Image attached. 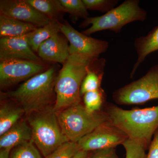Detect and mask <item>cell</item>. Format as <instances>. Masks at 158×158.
I'll return each instance as SVG.
<instances>
[{
  "label": "cell",
  "mask_w": 158,
  "mask_h": 158,
  "mask_svg": "<svg viewBox=\"0 0 158 158\" xmlns=\"http://www.w3.org/2000/svg\"><path fill=\"white\" fill-rule=\"evenodd\" d=\"M56 114L63 134L69 141L75 143L109 120L106 112L90 113L81 103L57 112Z\"/></svg>",
  "instance_id": "6"
},
{
  "label": "cell",
  "mask_w": 158,
  "mask_h": 158,
  "mask_svg": "<svg viewBox=\"0 0 158 158\" xmlns=\"http://www.w3.org/2000/svg\"><path fill=\"white\" fill-rule=\"evenodd\" d=\"M88 158H119L115 148L97 150L89 152Z\"/></svg>",
  "instance_id": "27"
},
{
  "label": "cell",
  "mask_w": 158,
  "mask_h": 158,
  "mask_svg": "<svg viewBox=\"0 0 158 158\" xmlns=\"http://www.w3.org/2000/svg\"><path fill=\"white\" fill-rule=\"evenodd\" d=\"M94 59L82 54H70L62 65L55 83L56 97L54 109L56 113L81 103V86Z\"/></svg>",
  "instance_id": "2"
},
{
  "label": "cell",
  "mask_w": 158,
  "mask_h": 158,
  "mask_svg": "<svg viewBox=\"0 0 158 158\" xmlns=\"http://www.w3.org/2000/svg\"><path fill=\"white\" fill-rule=\"evenodd\" d=\"M105 59L94 58L88 65L86 76L82 82L81 95L101 88L102 79L104 74Z\"/></svg>",
  "instance_id": "16"
},
{
  "label": "cell",
  "mask_w": 158,
  "mask_h": 158,
  "mask_svg": "<svg viewBox=\"0 0 158 158\" xmlns=\"http://www.w3.org/2000/svg\"><path fill=\"white\" fill-rule=\"evenodd\" d=\"M37 11L50 20H59L65 13L59 0H27Z\"/></svg>",
  "instance_id": "20"
},
{
  "label": "cell",
  "mask_w": 158,
  "mask_h": 158,
  "mask_svg": "<svg viewBox=\"0 0 158 158\" xmlns=\"http://www.w3.org/2000/svg\"><path fill=\"white\" fill-rule=\"evenodd\" d=\"M148 148L146 158H158V131L155 134Z\"/></svg>",
  "instance_id": "28"
},
{
  "label": "cell",
  "mask_w": 158,
  "mask_h": 158,
  "mask_svg": "<svg viewBox=\"0 0 158 158\" xmlns=\"http://www.w3.org/2000/svg\"><path fill=\"white\" fill-rule=\"evenodd\" d=\"M84 106L90 113L99 112L103 103L105 93L101 88L84 94Z\"/></svg>",
  "instance_id": "22"
},
{
  "label": "cell",
  "mask_w": 158,
  "mask_h": 158,
  "mask_svg": "<svg viewBox=\"0 0 158 158\" xmlns=\"http://www.w3.org/2000/svg\"><path fill=\"white\" fill-rule=\"evenodd\" d=\"M11 150L1 149L0 151V158H9Z\"/></svg>",
  "instance_id": "30"
},
{
  "label": "cell",
  "mask_w": 158,
  "mask_h": 158,
  "mask_svg": "<svg viewBox=\"0 0 158 158\" xmlns=\"http://www.w3.org/2000/svg\"><path fill=\"white\" fill-rule=\"evenodd\" d=\"M28 34L20 37L0 39V62L25 60L38 62L43 60L35 54L29 44Z\"/></svg>",
  "instance_id": "12"
},
{
  "label": "cell",
  "mask_w": 158,
  "mask_h": 158,
  "mask_svg": "<svg viewBox=\"0 0 158 158\" xmlns=\"http://www.w3.org/2000/svg\"><path fill=\"white\" fill-rule=\"evenodd\" d=\"M126 150V158H146L147 148L140 142L128 138L123 143Z\"/></svg>",
  "instance_id": "24"
},
{
  "label": "cell",
  "mask_w": 158,
  "mask_h": 158,
  "mask_svg": "<svg viewBox=\"0 0 158 158\" xmlns=\"http://www.w3.org/2000/svg\"><path fill=\"white\" fill-rule=\"evenodd\" d=\"M134 46L138 55V59L131 72V77L145 58L152 53L158 51V26L154 27L146 36L136 38Z\"/></svg>",
  "instance_id": "15"
},
{
  "label": "cell",
  "mask_w": 158,
  "mask_h": 158,
  "mask_svg": "<svg viewBox=\"0 0 158 158\" xmlns=\"http://www.w3.org/2000/svg\"><path fill=\"white\" fill-rule=\"evenodd\" d=\"M60 23L56 20H51L48 24L37 28L33 32L28 34V41L34 52H37L40 46L43 42L55 34L61 32Z\"/></svg>",
  "instance_id": "18"
},
{
  "label": "cell",
  "mask_w": 158,
  "mask_h": 158,
  "mask_svg": "<svg viewBox=\"0 0 158 158\" xmlns=\"http://www.w3.org/2000/svg\"><path fill=\"white\" fill-rule=\"evenodd\" d=\"M0 15L41 27L51 20L34 8L27 0H1Z\"/></svg>",
  "instance_id": "11"
},
{
  "label": "cell",
  "mask_w": 158,
  "mask_h": 158,
  "mask_svg": "<svg viewBox=\"0 0 158 158\" xmlns=\"http://www.w3.org/2000/svg\"><path fill=\"white\" fill-rule=\"evenodd\" d=\"M127 135L108 120L99 125L77 142L80 149L94 151L105 148H115L122 144Z\"/></svg>",
  "instance_id": "9"
},
{
  "label": "cell",
  "mask_w": 158,
  "mask_h": 158,
  "mask_svg": "<svg viewBox=\"0 0 158 158\" xmlns=\"http://www.w3.org/2000/svg\"><path fill=\"white\" fill-rule=\"evenodd\" d=\"M27 121L33 142L45 158L69 141L62 132L54 108L50 106L30 113Z\"/></svg>",
  "instance_id": "4"
},
{
  "label": "cell",
  "mask_w": 158,
  "mask_h": 158,
  "mask_svg": "<svg viewBox=\"0 0 158 158\" xmlns=\"http://www.w3.org/2000/svg\"><path fill=\"white\" fill-rule=\"evenodd\" d=\"M57 69L56 66H51L45 71L26 81L7 95L27 115L51 106L56 97L55 87Z\"/></svg>",
  "instance_id": "3"
},
{
  "label": "cell",
  "mask_w": 158,
  "mask_h": 158,
  "mask_svg": "<svg viewBox=\"0 0 158 158\" xmlns=\"http://www.w3.org/2000/svg\"><path fill=\"white\" fill-rule=\"evenodd\" d=\"M113 98L120 105H140L158 99V65L152 66L141 78L116 90Z\"/></svg>",
  "instance_id": "7"
},
{
  "label": "cell",
  "mask_w": 158,
  "mask_h": 158,
  "mask_svg": "<svg viewBox=\"0 0 158 158\" xmlns=\"http://www.w3.org/2000/svg\"><path fill=\"white\" fill-rule=\"evenodd\" d=\"M80 150L77 143L68 141L45 158H72Z\"/></svg>",
  "instance_id": "25"
},
{
  "label": "cell",
  "mask_w": 158,
  "mask_h": 158,
  "mask_svg": "<svg viewBox=\"0 0 158 158\" xmlns=\"http://www.w3.org/2000/svg\"><path fill=\"white\" fill-rule=\"evenodd\" d=\"M35 145L33 140L19 145L11 153L10 158H41Z\"/></svg>",
  "instance_id": "23"
},
{
  "label": "cell",
  "mask_w": 158,
  "mask_h": 158,
  "mask_svg": "<svg viewBox=\"0 0 158 158\" xmlns=\"http://www.w3.org/2000/svg\"><path fill=\"white\" fill-rule=\"evenodd\" d=\"M25 112L20 106L6 103L0 109V136L20 120Z\"/></svg>",
  "instance_id": "19"
},
{
  "label": "cell",
  "mask_w": 158,
  "mask_h": 158,
  "mask_svg": "<svg viewBox=\"0 0 158 158\" xmlns=\"http://www.w3.org/2000/svg\"><path fill=\"white\" fill-rule=\"evenodd\" d=\"M89 152L80 150L72 158H88Z\"/></svg>",
  "instance_id": "29"
},
{
  "label": "cell",
  "mask_w": 158,
  "mask_h": 158,
  "mask_svg": "<svg viewBox=\"0 0 158 158\" xmlns=\"http://www.w3.org/2000/svg\"><path fill=\"white\" fill-rule=\"evenodd\" d=\"M65 13L70 15L75 22L78 19L84 20L89 17L88 9L83 0H59Z\"/></svg>",
  "instance_id": "21"
},
{
  "label": "cell",
  "mask_w": 158,
  "mask_h": 158,
  "mask_svg": "<svg viewBox=\"0 0 158 158\" xmlns=\"http://www.w3.org/2000/svg\"><path fill=\"white\" fill-rule=\"evenodd\" d=\"M88 10L98 11L106 13L114 8L118 3L117 0H83Z\"/></svg>",
  "instance_id": "26"
},
{
  "label": "cell",
  "mask_w": 158,
  "mask_h": 158,
  "mask_svg": "<svg viewBox=\"0 0 158 158\" xmlns=\"http://www.w3.org/2000/svg\"><path fill=\"white\" fill-rule=\"evenodd\" d=\"M60 28L61 33L70 44V54H82L97 58L109 48V43L106 40L95 39L80 33L67 22L60 23Z\"/></svg>",
  "instance_id": "10"
},
{
  "label": "cell",
  "mask_w": 158,
  "mask_h": 158,
  "mask_svg": "<svg viewBox=\"0 0 158 158\" xmlns=\"http://www.w3.org/2000/svg\"><path fill=\"white\" fill-rule=\"evenodd\" d=\"M44 62L25 60L0 62V87L6 88L18 84L47 70Z\"/></svg>",
  "instance_id": "8"
},
{
  "label": "cell",
  "mask_w": 158,
  "mask_h": 158,
  "mask_svg": "<svg viewBox=\"0 0 158 158\" xmlns=\"http://www.w3.org/2000/svg\"><path fill=\"white\" fill-rule=\"evenodd\" d=\"M106 112L109 121L129 138L144 144L147 149L149 148L152 136L158 130V106L127 110L109 105Z\"/></svg>",
  "instance_id": "1"
},
{
  "label": "cell",
  "mask_w": 158,
  "mask_h": 158,
  "mask_svg": "<svg viewBox=\"0 0 158 158\" xmlns=\"http://www.w3.org/2000/svg\"><path fill=\"white\" fill-rule=\"evenodd\" d=\"M139 0H126L117 7L96 17H88L81 23L79 27H90L82 32L85 35L98 31H109L118 34L125 26L135 21H144L147 18V13L139 6Z\"/></svg>",
  "instance_id": "5"
},
{
  "label": "cell",
  "mask_w": 158,
  "mask_h": 158,
  "mask_svg": "<svg viewBox=\"0 0 158 158\" xmlns=\"http://www.w3.org/2000/svg\"><path fill=\"white\" fill-rule=\"evenodd\" d=\"M37 28L31 24L0 15L1 38L24 36Z\"/></svg>",
  "instance_id": "17"
},
{
  "label": "cell",
  "mask_w": 158,
  "mask_h": 158,
  "mask_svg": "<svg viewBox=\"0 0 158 158\" xmlns=\"http://www.w3.org/2000/svg\"><path fill=\"white\" fill-rule=\"evenodd\" d=\"M1 149H12L32 140V131L28 123L20 120L0 136Z\"/></svg>",
  "instance_id": "14"
},
{
  "label": "cell",
  "mask_w": 158,
  "mask_h": 158,
  "mask_svg": "<svg viewBox=\"0 0 158 158\" xmlns=\"http://www.w3.org/2000/svg\"><path fill=\"white\" fill-rule=\"evenodd\" d=\"M57 33L42 43L37 50V56L42 60L61 63L62 65L70 56L69 41L66 37Z\"/></svg>",
  "instance_id": "13"
}]
</instances>
